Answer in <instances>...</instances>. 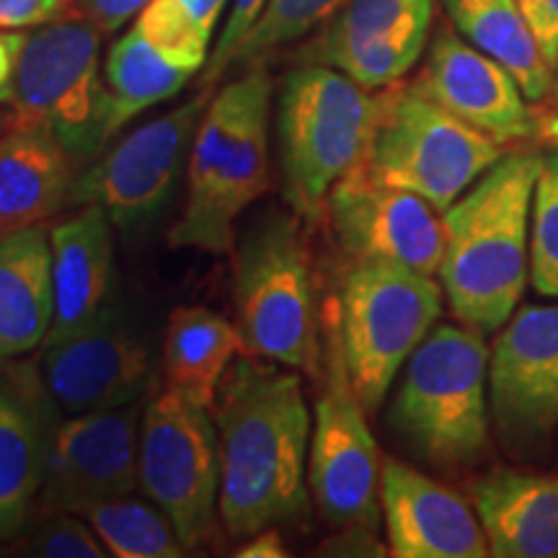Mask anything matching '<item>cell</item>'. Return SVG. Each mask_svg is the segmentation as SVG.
Instances as JSON below:
<instances>
[{"mask_svg":"<svg viewBox=\"0 0 558 558\" xmlns=\"http://www.w3.org/2000/svg\"><path fill=\"white\" fill-rule=\"evenodd\" d=\"M11 122V111H0V135H3V130L9 128Z\"/></svg>","mask_w":558,"mask_h":558,"instance_id":"obj_43","label":"cell"},{"mask_svg":"<svg viewBox=\"0 0 558 558\" xmlns=\"http://www.w3.org/2000/svg\"><path fill=\"white\" fill-rule=\"evenodd\" d=\"M550 101H554V107H556V111H558V65H556V70H554V86H550Z\"/></svg>","mask_w":558,"mask_h":558,"instance_id":"obj_42","label":"cell"},{"mask_svg":"<svg viewBox=\"0 0 558 558\" xmlns=\"http://www.w3.org/2000/svg\"><path fill=\"white\" fill-rule=\"evenodd\" d=\"M239 558H284L290 556L288 548H284L282 535H279L277 527H264L259 533L248 535V541L235 550Z\"/></svg>","mask_w":558,"mask_h":558,"instance_id":"obj_40","label":"cell"},{"mask_svg":"<svg viewBox=\"0 0 558 558\" xmlns=\"http://www.w3.org/2000/svg\"><path fill=\"white\" fill-rule=\"evenodd\" d=\"M140 401L120 409L83 411L58 418L47 445L39 512H75L124 497L140 486Z\"/></svg>","mask_w":558,"mask_h":558,"instance_id":"obj_14","label":"cell"},{"mask_svg":"<svg viewBox=\"0 0 558 558\" xmlns=\"http://www.w3.org/2000/svg\"><path fill=\"white\" fill-rule=\"evenodd\" d=\"M54 318L45 344L73 337L107 308L114 271V226L99 205L78 207L50 228Z\"/></svg>","mask_w":558,"mask_h":558,"instance_id":"obj_20","label":"cell"},{"mask_svg":"<svg viewBox=\"0 0 558 558\" xmlns=\"http://www.w3.org/2000/svg\"><path fill=\"white\" fill-rule=\"evenodd\" d=\"M538 135L543 140H548L550 145H558V111H554V114H548L546 120H541Z\"/></svg>","mask_w":558,"mask_h":558,"instance_id":"obj_41","label":"cell"},{"mask_svg":"<svg viewBox=\"0 0 558 558\" xmlns=\"http://www.w3.org/2000/svg\"><path fill=\"white\" fill-rule=\"evenodd\" d=\"M70 13L73 0H0V32H32Z\"/></svg>","mask_w":558,"mask_h":558,"instance_id":"obj_35","label":"cell"},{"mask_svg":"<svg viewBox=\"0 0 558 558\" xmlns=\"http://www.w3.org/2000/svg\"><path fill=\"white\" fill-rule=\"evenodd\" d=\"M58 411L29 365L0 375V541L29 530Z\"/></svg>","mask_w":558,"mask_h":558,"instance_id":"obj_18","label":"cell"},{"mask_svg":"<svg viewBox=\"0 0 558 558\" xmlns=\"http://www.w3.org/2000/svg\"><path fill=\"white\" fill-rule=\"evenodd\" d=\"M29 32H0V104L9 107L13 96V78H16L19 54L24 50Z\"/></svg>","mask_w":558,"mask_h":558,"instance_id":"obj_39","label":"cell"},{"mask_svg":"<svg viewBox=\"0 0 558 558\" xmlns=\"http://www.w3.org/2000/svg\"><path fill=\"white\" fill-rule=\"evenodd\" d=\"M101 34L81 13L32 29L19 54L9 104L16 120L50 130L83 169L114 137Z\"/></svg>","mask_w":558,"mask_h":558,"instance_id":"obj_6","label":"cell"},{"mask_svg":"<svg viewBox=\"0 0 558 558\" xmlns=\"http://www.w3.org/2000/svg\"><path fill=\"white\" fill-rule=\"evenodd\" d=\"M264 3H267V0H233V3H230V13H228L226 24H222L218 39H215L213 52H209V60L205 65V75H202V81H199V88L213 90L215 83H220L222 75L228 73L235 47H239V41L243 34H246L251 21L259 16Z\"/></svg>","mask_w":558,"mask_h":558,"instance_id":"obj_34","label":"cell"},{"mask_svg":"<svg viewBox=\"0 0 558 558\" xmlns=\"http://www.w3.org/2000/svg\"><path fill=\"white\" fill-rule=\"evenodd\" d=\"M386 88L367 90L320 62L290 70L277 96V158L284 202L316 222L339 179L365 163Z\"/></svg>","mask_w":558,"mask_h":558,"instance_id":"obj_3","label":"cell"},{"mask_svg":"<svg viewBox=\"0 0 558 558\" xmlns=\"http://www.w3.org/2000/svg\"><path fill=\"white\" fill-rule=\"evenodd\" d=\"M341 3L344 0H267L235 47L230 68L259 65L279 47L308 37L318 26L329 24Z\"/></svg>","mask_w":558,"mask_h":558,"instance_id":"obj_31","label":"cell"},{"mask_svg":"<svg viewBox=\"0 0 558 558\" xmlns=\"http://www.w3.org/2000/svg\"><path fill=\"white\" fill-rule=\"evenodd\" d=\"M427 50V39H352L313 41L311 62L344 73L367 90H383L401 83Z\"/></svg>","mask_w":558,"mask_h":558,"instance_id":"obj_28","label":"cell"},{"mask_svg":"<svg viewBox=\"0 0 558 558\" xmlns=\"http://www.w3.org/2000/svg\"><path fill=\"white\" fill-rule=\"evenodd\" d=\"M81 171L50 130L11 114L0 135V233L45 226L68 209Z\"/></svg>","mask_w":558,"mask_h":558,"instance_id":"obj_21","label":"cell"},{"mask_svg":"<svg viewBox=\"0 0 558 558\" xmlns=\"http://www.w3.org/2000/svg\"><path fill=\"white\" fill-rule=\"evenodd\" d=\"M530 284L558 300V145L543 156L530 215Z\"/></svg>","mask_w":558,"mask_h":558,"instance_id":"obj_32","label":"cell"},{"mask_svg":"<svg viewBox=\"0 0 558 558\" xmlns=\"http://www.w3.org/2000/svg\"><path fill=\"white\" fill-rule=\"evenodd\" d=\"M39 375L65 414L120 409L150 390L156 354L143 329L109 300L86 329L45 344Z\"/></svg>","mask_w":558,"mask_h":558,"instance_id":"obj_12","label":"cell"},{"mask_svg":"<svg viewBox=\"0 0 558 558\" xmlns=\"http://www.w3.org/2000/svg\"><path fill=\"white\" fill-rule=\"evenodd\" d=\"M233 305L243 352L318 375L316 290L298 220L271 213L243 235L233 262Z\"/></svg>","mask_w":558,"mask_h":558,"instance_id":"obj_5","label":"cell"},{"mask_svg":"<svg viewBox=\"0 0 558 558\" xmlns=\"http://www.w3.org/2000/svg\"><path fill=\"white\" fill-rule=\"evenodd\" d=\"M73 3L75 13L94 21L104 34H111L124 29L130 21H135L137 13L143 11L150 0H73Z\"/></svg>","mask_w":558,"mask_h":558,"instance_id":"obj_37","label":"cell"},{"mask_svg":"<svg viewBox=\"0 0 558 558\" xmlns=\"http://www.w3.org/2000/svg\"><path fill=\"white\" fill-rule=\"evenodd\" d=\"M465 41L501 62L530 101H543L554 86V68L543 58L518 0H442Z\"/></svg>","mask_w":558,"mask_h":558,"instance_id":"obj_25","label":"cell"},{"mask_svg":"<svg viewBox=\"0 0 558 558\" xmlns=\"http://www.w3.org/2000/svg\"><path fill=\"white\" fill-rule=\"evenodd\" d=\"M320 554L326 556H383L386 550L375 538L373 525H362V522H352V525H341L333 538L320 543Z\"/></svg>","mask_w":558,"mask_h":558,"instance_id":"obj_38","label":"cell"},{"mask_svg":"<svg viewBox=\"0 0 558 558\" xmlns=\"http://www.w3.org/2000/svg\"><path fill=\"white\" fill-rule=\"evenodd\" d=\"M197 73V65L166 52L132 24L104 60V78L111 94V132L117 135L137 114L173 99Z\"/></svg>","mask_w":558,"mask_h":558,"instance_id":"obj_26","label":"cell"},{"mask_svg":"<svg viewBox=\"0 0 558 558\" xmlns=\"http://www.w3.org/2000/svg\"><path fill=\"white\" fill-rule=\"evenodd\" d=\"M54 318L52 243L45 226L0 233V362L47 341Z\"/></svg>","mask_w":558,"mask_h":558,"instance_id":"obj_23","label":"cell"},{"mask_svg":"<svg viewBox=\"0 0 558 558\" xmlns=\"http://www.w3.org/2000/svg\"><path fill=\"white\" fill-rule=\"evenodd\" d=\"M525 21L550 68L558 65V0H518Z\"/></svg>","mask_w":558,"mask_h":558,"instance_id":"obj_36","label":"cell"},{"mask_svg":"<svg viewBox=\"0 0 558 558\" xmlns=\"http://www.w3.org/2000/svg\"><path fill=\"white\" fill-rule=\"evenodd\" d=\"M411 88L501 145L538 135L541 120L518 78L452 29H442L432 41Z\"/></svg>","mask_w":558,"mask_h":558,"instance_id":"obj_16","label":"cell"},{"mask_svg":"<svg viewBox=\"0 0 558 558\" xmlns=\"http://www.w3.org/2000/svg\"><path fill=\"white\" fill-rule=\"evenodd\" d=\"M324 388L313 409L308 488L320 518L331 525H378L380 456L365 407L347 373L333 305L326 311Z\"/></svg>","mask_w":558,"mask_h":558,"instance_id":"obj_11","label":"cell"},{"mask_svg":"<svg viewBox=\"0 0 558 558\" xmlns=\"http://www.w3.org/2000/svg\"><path fill=\"white\" fill-rule=\"evenodd\" d=\"M243 99L233 135L222 156L218 181L205 218L184 248L226 256L235 246V220L269 190V114L275 81L267 68L243 70Z\"/></svg>","mask_w":558,"mask_h":558,"instance_id":"obj_19","label":"cell"},{"mask_svg":"<svg viewBox=\"0 0 558 558\" xmlns=\"http://www.w3.org/2000/svg\"><path fill=\"white\" fill-rule=\"evenodd\" d=\"M543 153L507 150L442 213L445 248L437 277L452 316L497 333L530 282V215Z\"/></svg>","mask_w":558,"mask_h":558,"instance_id":"obj_2","label":"cell"},{"mask_svg":"<svg viewBox=\"0 0 558 558\" xmlns=\"http://www.w3.org/2000/svg\"><path fill=\"white\" fill-rule=\"evenodd\" d=\"M380 512L396 558H484L476 507L399 458L380 465Z\"/></svg>","mask_w":558,"mask_h":558,"instance_id":"obj_17","label":"cell"},{"mask_svg":"<svg viewBox=\"0 0 558 558\" xmlns=\"http://www.w3.org/2000/svg\"><path fill=\"white\" fill-rule=\"evenodd\" d=\"M233 0H150L132 24L166 52L205 70L222 11Z\"/></svg>","mask_w":558,"mask_h":558,"instance_id":"obj_29","label":"cell"},{"mask_svg":"<svg viewBox=\"0 0 558 558\" xmlns=\"http://www.w3.org/2000/svg\"><path fill=\"white\" fill-rule=\"evenodd\" d=\"M442 284L424 271L357 262L333 300L347 373L362 407L378 411L416 347L442 316Z\"/></svg>","mask_w":558,"mask_h":558,"instance_id":"obj_7","label":"cell"},{"mask_svg":"<svg viewBox=\"0 0 558 558\" xmlns=\"http://www.w3.org/2000/svg\"><path fill=\"white\" fill-rule=\"evenodd\" d=\"M435 0H344L318 41L429 39Z\"/></svg>","mask_w":558,"mask_h":558,"instance_id":"obj_30","label":"cell"},{"mask_svg":"<svg viewBox=\"0 0 558 558\" xmlns=\"http://www.w3.org/2000/svg\"><path fill=\"white\" fill-rule=\"evenodd\" d=\"M213 99L199 88L190 101L140 124L114 148L90 160L75 179L70 207L99 205L122 235L145 233L169 209L186 163L194 132Z\"/></svg>","mask_w":558,"mask_h":558,"instance_id":"obj_9","label":"cell"},{"mask_svg":"<svg viewBox=\"0 0 558 558\" xmlns=\"http://www.w3.org/2000/svg\"><path fill=\"white\" fill-rule=\"evenodd\" d=\"M239 354L243 339L235 324L205 305H181L163 337L166 388L213 411L220 383Z\"/></svg>","mask_w":558,"mask_h":558,"instance_id":"obj_24","label":"cell"},{"mask_svg":"<svg viewBox=\"0 0 558 558\" xmlns=\"http://www.w3.org/2000/svg\"><path fill=\"white\" fill-rule=\"evenodd\" d=\"M507 153L411 86L386 88L365 169L445 213Z\"/></svg>","mask_w":558,"mask_h":558,"instance_id":"obj_8","label":"cell"},{"mask_svg":"<svg viewBox=\"0 0 558 558\" xmlns=\"http://www.w3.org/2000/svg\"><path fill=\"white\" fill-rule=\"evenodd\" d=\"M388 422L442 471L476 465L492 448L488 344L463 324H439L411 354Z\"/></svg>","mask_w":558,"mask_h":558,"instance_id":"obj_4","label":"cell"},{"mask_svg":"<svg viewBox=\"0 0 558 558\" xmlns=\"http://www.w3.org/2000/svg\"><path fill=\"white\" fill-rule=\"evenodd\" d=\"M24 554L41 558H107L109 550L86 518H75V512H52L29 530Z\"/></svg>","mask_w":558,"mask_h":558,"instance_id":"obj_33","label":"cell"},{"mask_svg":"<svg viewBox=\"0 0 558 558\" xmlns=\"http://www.w3.org/2000/svg\"><path fill=\"white\" fill-rule=\"evenodd\" d=\"M81 518L96 530L114 558H181L186 546L173 530L169 514L156 501L124 497L104 499L81 509Z\"/></svg>","mask_w":558,"mask_h":558,"instance_id":"obj_27","label":"cell"},{"mask_svg":"<svg viewBox=\"0 0 558 558\" xmlns=\"http://www.w3.org/2000/svg\"><path fill=\"white\" fill-rule=\"evenodd\" d=\"M492 427L512 450H535L558 429V303L525 305L488 347Z\"/></svg>","mask_w":558,"mask_h":558,"instance_id":"obj_13","label":"cell"},{"mask_svg":"<svg viewBox=\"0 0 558 558\" xmlns=\"http://www.w3.org/2000/svg\"><path fill=\"white\" fill-rule=\"evenodd\" d=\"M220 520L233 538L298 520L308 507L313 416L298 373L243 352L213 409Z\"/></svg>","mask_w":558,"mask_h":558,"instance_id":"obj_1","label":"cell"},{"mask_svg":"<svg viewBox=\"0 0 558 558\" xmlns=\"http://www.w3.org/2000/svg\"><path fill=\"white\" fill-rule=\"evenodd\" d=\"M140 488L163 509L186 548H197L220 514V448L209 409L166 388L140 427Z\"/></svg>","mask_w":558,"mask_h":558,"instance_id":"obj_10","label":"cell"},{"mask_svg":"<svg viewBox=\"0 0 558 558\" xmlns=\"http://www.w3.org/2000/svg\"><path fill=\"white\" fill-rule=\"evenodd\" d=\"M326 209L339 246L357 262L399 264L437 277L445 226L427 199L375 179L362 163L337 181Z\"/></svg>","mask_w":558,"mask_h":558,"instance_id":"obj_15","label":"cell"},{"mask_svg":"<svg viewBox=\"0 0 558 558\" xmlns=\"http://www.w3.org/2000/svg\"><path fill=\"white\" fill-rule=\"evenodd\" d=\"M473 507L494 558L558 556V476L497 469L473 481Z\"/></svg>","mask_w":558,"mask_h":558,"instance_id":"obj_22","label":"cell"}]
</instances>
